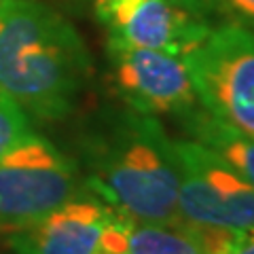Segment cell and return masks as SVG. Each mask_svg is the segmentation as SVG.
Returning <instances> with one entry per match:
<instances>
[{
    "label": "cell",
    "mask_w": 254,
    "mask_h": 254,
    "mask_svg": "<svg viewBox=\"0 0 254 254\" xmlns=\"http://www.w3.org/2000/svg\"><path fill=\"white\" fill-rule=\"evenodd\" d=\"M93 74L76 28L43 0H0V91L32 123L76 110Z\"/></svg>",
    "instance_id": "cell-1"
},
{
    "label": "cell",
    "mask_w": 254,
    "mask_h": 254,
    "mask_svg": "<svg viewBox=\"0 0 254 254\" xmlns=\"http://www.w3.org/2000/svg\"><path fill=\"white\" fill-rule=\"evenodd\" d=\"M87 187L138 222H180V161L161 119L113 110L83 138Z\"/></svg>",
    "instance_id": "cell-2"
},
{
    "label": "cell",
    "mask_w": 254,
    "mask_h": 254,
    "mask_svg": "<svg viewBox=\"0 0 254 254\" xmlns=\"http://www.w3.org/2000/svg\"><path fill=\"white\" fill-rule=\"evenodd\" d=\"M87 189L78 161L30 131L0 155V235L30 227Z\"/></svg>",
    "instance_id": "cell-3"
},
{
    "label": "cell",
    "mask_w": 254,
    "mask_h": 254,
    "mask_svg": "<svg viewBox=\"0 0 254 254\" xmlns=\"http://www.w3.org/2000/svg\"><path fill=\"white\" fill-rule=\"evenodd\" d=\"M182 60L199 106L254 138V32L212 23Z\"/></svg>",
    "instance_id": "cell-4"
},
{
    "label": "cell",
    "mask_w": 254,
    "mask_h": 254,
    "mask_svg": "<svg viewBox=\"0 0 254 254\" xmlns=\"http://www.w3.org/2000/svg\"><path fill=\"white\" fill-rule=\"evenodd\" d=\"M178 210L185 222L254 233V185L195 140H176Z\"/></svg>",
    "instance_id": "cell-5"
},
{
    "label": "cell",
    "mask_w": 254,
    "mask_h": 254,
    "mask_svg": "<svg viewBox=\"0 0 254 254\" xmlns=\"http://www.w3.org/2000/svg\"><path fill=\"white\" fill-rule=\"evenodd\" d=\"M108 81L125 108L155 119H185L197 95L180 53L144 49L106 38Z\"/></svg>",
    "instance_id": "cell-6"
},
{
    "label": "cell",
    "mask_w": 254,
    "mask_h": 254,
    "mask_svg": "<svg viewBox=\"0 0 254 254\" xmlns=\"http://www.w3.org/2000/svg\"><path fill=\"white\" fill-rule=\"evenodd\" d=\"M93 9L110 41L180 55L214 23L174 0H93Z\"/></svg>",
    "instance_id": "cell-7"
},
{
    "label": "cell",
    "mask_w": 254,
    "mask_h": 254,
    "mask_svg": "<svg viewBox=\"0 0 254 254\" xmlns=\"http://www.w3.org/2000/svg\"><path fill=\"white\" fill-rule=\"evenodd\" d=\"M113 205L91 189L30 227L6 235L11 254H93Z\"/></svg>",
    "instance_id": "cell-8"
},
{
    "label": "cell",
    "mask_w": 254,
    "mask_h": 254,
    "mask_svg": "<svg viewBox=\"0 0 254 254\" xmlns=\"http://www.w3.org/2000/svg\"><path fill=\"white\" fill-rule=\"evenodd\" d=\"M178 125L182 127V131L189 140H195L205 148H210L212 153H216L222 161H227L235 172H240L244 178H248L254 185L252 136L220 121L201 106H195L185 119H180Z\"/></svg>",
    "instance_id": "cell-9"
},
{
    "label": "cell",
    "mask_w": 254,
    "mask_h": 254,
    "mask_svg": "<svg viewBox=\"0 0 254 254\" xmlns=\"http://www.w3.org/2000/svg\"><path fill=\"white\" fill-rule=\"evenodd\" d=\"M129 254H205L185 222H138L131 225Z\"/></svg>",
    "instance_id": "cell-10"
},
{
    "label": "cell",
    "mask_w": 254,
    "mask_h": 254,
    "mask_svg": "<svg viewBox=\"0 0 254 254\" xmlns=\"http://www.w3.org/2000/svg\"><path fill=\"white\" fill-rule=\"evenodd\" d=\"M133 218L113 208L100 231L98 244L93 254H129V237H131Z\"/></svg>",
    "instance_id": "cell-11"
},
{
    "label": "cell",
    "mask_w": 254,
    "mask_h": 254,
    "mask_svg": "<svg viewBox=\"0 0 254 254\" xmlns=\"http://www.w3.org/2000/svg\"><path fill=\"white\" fill-rule=\"evenodd\" d=\"M34 131V123L0 91V155Z\"/></svg>",
    "instance_id": "cell-12"
},
{
    "label": "cell",
    "mask_w": 254,
    "mask_h": 254,
    "mask_svg": "<svg viewBox=\"0 0 254 254\" xmlns=\"http://www.w3.org/2000/svg\"><path fill=\"white\" fill-rule=\"evenodd\" d=\"M210 9L214 17L254 32V0H210Z\"/></svg>",
    "instance_id": "cell-13"
},
{
    "label": "cell",
    "mask_w": 254,
    "mask_h": 254,
    "mask_svg": "<svg viewBox=\"0 0 254 254\" xmlns=\"http://www.w3.org/2000/svg\"><path fill=\"white\" fill-rule=\"evenodd\" d=\"M176 4L185 6V9L193 11L197 15H201V17L214 21V15H212V9H210V0H174Z\"/></svg>",
    "instance_id": "cell-14"
},
{
    "label": "cell",
    "mask_w": 254,
    "mask_h": 254,
    "mask_svg": "<svg viewBox=\"0 0 254 254\" xmlns=\"http://www.w3.org/2000/svg\"><path fill=\"white\" fill-rule=\"evenodd\" d=\"M229 254H254V233H244Z\"/></svg>",
    "instance_id": "cell-15"
}]
</instances>
